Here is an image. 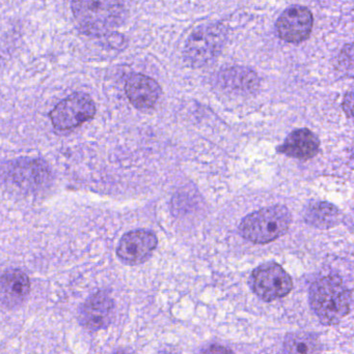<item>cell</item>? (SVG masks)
Listing matches in <instances>:
<instances>
[{"label":"cell","mask_w":354,"mask_h":354,"mask_svg":"<svg viewBox=\"0 0 354 354\" xmlns=\"http://www.w3.org/2000/svg\"><path fill=\"white\" fill-rule=\"evenodd\" d=\"M204 354H235L231 349L227 347L222 346V345H212Z\"/></svg>","instance_id":"cell-17"},{"label":"cell","mask_w":354,"mask_h":354,"mask_svg":"<svg viewBox=\"0 0 354 354\" xmlns=\"http://www.w3.org/2000/svg\"><path fill=\"white\" fill-rule=\"evenodd\" d=\"M8 180L24 189H35L41 187L49 178L48 168L35 160L18 161L8 170Z\"/></svg>","instance_id":"cell-10"},{"label":"cell","mask_w":354,"mask_h":354,"mask_svg":"<svg viewBox=\"0 0 354 354\" xmlns=\"http://www.w3.org/2000/svg\"><path fill=\"white\" fill-rule=\"evenodd\" d=\"M29 290L30 282L22 270H8L0 277V297L6 305H20L26 299Z\"/></svg>","instance_id":"cell-12"},{"label":"cell","mask_w":354,"mask_h":354,"mask_svg":"<svg viewBox=\"0 0 354 354\" xmlns=\"http://www.w3.org/2000/svg\"><path fill=\"white\" fill-rule=\"evenodd\" d=\"M319 149L318 137L308 129H299L287 137L278 151L294 159L308 160L317 155Z\"/></svg>","instance_id":"cell-11"},{"label":"cell","mask_w":354,"mask_h":354,"mask_svg":"<svg viewBox=\"0 0 354 354\" xmlns=\"http://www.w3.org/2000/svg\"><path fill=\"white\" fill-rule=\"evenodd\" d=\"M254 292L264 301L283 299L291 292L293 282L288 272L274 262L258 266L251 277Z\"/></svg>","instance_id":"cell-5"},{"label":"cell","mask_w":354,"mask_h":354,"mask_svg":"<svg viewBox=\"0 0 354 354\" xmlns=\"http://www.w3.org/2000/svg\"><path fill=\"white\" fill-rule=\"evenodd\" d=\"M125 0H72L73 17L81 32L89 37L109 35L124 14Z\"/></svg>","instance_id":"cell-1"},{"label":"cell","mask_w":354,"mask_h":354,"mask_svg":"<svg viewBox=\"0 0 354 354\" xmlns=\"http://www.w3.org/2000/svg\"><path fill=\"white\" fill-rule=\"evenodd\" d=\"M220 85L230 91L239 93H254L259 86V77L251 68L235 66L220 73Z\"/></svg>","instance_id":"cell-13"},{"label":"cell","mask_w":354,"mask_h":354,"mask_svg":"<svg viewBox=\"0 0 354 354\" xmlns=\"http://www.w3.org/2000/svg\"><path fill=\"white\" fill-rule=\"evenodd\" d=\"M155 233L145 229H137L126 233L116 248V255L124 263L137 266L151 257L157 247Z\"/></svg>","instance_id":"cell-7"},{"label":"cell","mask_w":354,"mask_h":354,"mask_svg":"<svg viewBox=\"0 0 354 354\" xmlns=\"http://www.w3.org/2000/svg\"><path fill=\"white\" fill-rule=\"evenodd\" d=\"M125 91L130 103L139 110L153 108L161 95V88L154 79L141 74L129 77Z\"/></svg>","instance_id":"cell-9"},{"label":"cell","mask_w":354,"mask_h":354,"mask_svg":"<svg viewBox=\"0 0 354 354\" xmlns=\"http://www.w3.org/2000/svg\"><path fill=\"white\" fill-rule=\"evenodd\" d=\"M96 105L87 93H76L60 101L50 112L49 118L56 130H72L95 116Z\"/></svg>","instance_id":"cell-6"},{"label":"cell","mask_w":354,"mask_h":354,"mask_svg":"<svg viewBox=\"0 0 354 354\" xmlns=\"http://www.w3.org/2000/svg\"><path fill=\"white\" fill-rule=\"evenodd\" d=\"M83 310L85 322L89 328H103L112 319L114 304L107 295L98 293L87 301Z\"/></svg>","instance_id":"cell-14"},{"label":"cell","mask_w":354,"mask_h":354,"mask_svg":"<svg viewBox=\"0 0 354 354\" xmlns=\"http://www.w3.org/2000/svg\"><path fill=\"white\" fill-rule=\"evenodd\" d=\"M276 27L281 39L289 43H301L311 35L313 15L306 6L295 4L278 17Z\"/></svg>","instance_id":"cell-8"},{"label":"cell","mask_w":354,"mask_h":354,"mask_svg":"<svg viewBox=\"0 0 354 354\" xmlns=\"http://www.w3.org/2000/svg\"><path fill=\"white\" fill-rule=\"evenodd\" d=\"M226 37L224 25H202L191 33L185 44V62L195 68L207 66L222 51Z\"/></svg>","instance_id":"cell-4"},{"label":"cell","mask_w":354,"mask_h":354,"mask_svg":"<svg viewBox=\"0 0 354 354\" xmlns=\"http://www.w3.org/2000/svg\"><path fill=\"white\" fill-rule=\"evenodd\" d=\"M283 354H321V344L311 333H291L285 338Z\"/></svg>","instance_id":"cell-16"},{"label":"cell","mask_w":354,"mask_h":354,"mask_svg":"<svg viewBox=\"0 0 354 354\" xmlns=\"http://www.w3.org/2000/svg\"><path fill=\"white\" fill-rule=\"evenodd\" d=\"M341 212L330 202L314 201L305 210V221L315 228L328 229L340 223Z\"/></svg>","instance_id":"cell-15"},{"label":"cell","mask_w":354,"mask_h":354,"mask_svg":"<svg viewBox=\"0 0 354 354\" xmlns=\"http://www.w3.org/2000/svg\"><path fill=\"white\" fill-rule=\"evenodd\" d=\"M292 216L283 205L268 206L245 216L239 225L241 235L254 243H268L280 239L289 230Z\"/></svg>","instance_id":"cell-3"},{"label":"cell","mask_w":354,"mask_h":354,"mask_svg":"<svg viewBox=\"0 0 354 354\" xmlns=\"http://www.w3.org/2000/svg\"><path fill=\"white\" fill-rule=\"evenodd\" d=\"M353 93H349L348 95H346V97H345L344 101V106L345 108L348 106V111H349V116H351V113H353Z\"/></svg>","instance_id":"cell-18"},{"label":"cell","mask_w":354,"mask_h":354,"mask_svg":"<svg viewBox=\"0 0 354 354\" xmlns=\"http://www.w3.org/2000/svg\"><path fill=\"white\" fill-rule=\"evenodd\" d=\"M310 305L322 324H339L351 312V290L339 277H324L312 284Z\"/></svg>","instance_id":"cell-2"}]
</instances>
